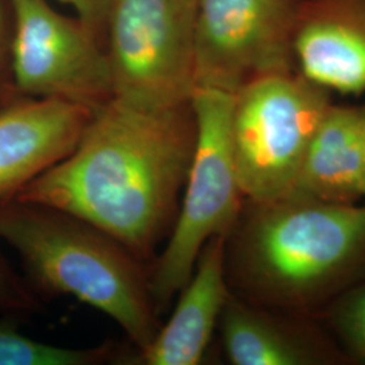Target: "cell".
Segmentation results:
<instances>
[{
    "instance_id": "obj_7",
    "label": "cell",
    "mask_w": 365,
    "mask_h": 365,
    "mask_svg": "<svg viewBox=\"0 0 365 365\" xmlns=\"http://www.w3.org/2000/svg\"><path fill=\"white\" fill-rule=\"evenodd\" d=\"M14 38L10 69L25 98H49L95 111L113 98L108 57L98 34L48 0H10Z\"/></svg>"
},
{
    "instance_id": "obj_14",
    "label": "cell",
    "mask_w": 365,
    "mask_h": 365,
    "mask_svg": "<svg viewBox=\"0 0 365 365\" xmlns=\"http://www.w3.org/2000/svg\"><path fill=\"white\" fill-rule=\"evenodd\" d=\"M81 359L80 348L41 342L0 322V365H78Z\"/></svg>"
},
{
    "instance_id": "obj_18",
    "label": "cell",
    "mask_w": 365,
    "mask_h": 365,
    "mask_svg": "<svg viewBox=\"0 0 365 365\" xmlns=\"http://www.w3.org/2000/svg\"><path fill=\"white\" fill-rule=\"evenodd\" d=\"M0 25H1V9H0Z\"/></svg>"
},
{
    "instance_id": "obj_4",
    "label": "cell",
    "mask_w": 365,
    "mask_h": 365,
    "mask_svg": "<svg viewBox=\"0 0 365 365\" xmlns=\"http://www.w3.org/2000/svg\"><path fill=\"white\" fill-rule=\"evenodd\" d=\"M233 93L196 87L191 96L196 126L194 156L175 223L163 250L149 265L158 314L194 274L206 244L230 235L245 205L230 145Z\"/></svg>"
},
{
    "instance_id": "obj_9",
    "label": "cell",
    "mask_w": 365,
    "mask_h": 365,
    "mask_svg": "<svg viewBox=\"0 0 365 365\" xmlns=\"http://www.w3.org/2000/svg\"><path fill=\"white\" fill-rule=\"evenodd\" d=\"M91 108L49 98L0 107V200L68 156L91 119Z\"/></svg>"
},
{
    "instance_id": "obj_1",
    "label": "cell",
    "mask_w": 365,
    "mask_h": 365,
    "mask_svg": "<svg viewBox=\"0 0 365 365\" xmlns=\"http://www.w3.org/2000/svg\"><path fill=\"white\" fill-rule=\"evenodd\" d=\"M195 141L191 102L157 110L111 98L73 150L14 197L72 212L150 265L176 220Z\"/></svg>"
},
{
    "instance_id": "obj_5",
    "label": "cell",
    "mask_w": 365,
    "mask_h": 365,
    "mask_svg": "<svg viewBox=\"0 0 365 365\" xmlns=\"http://www.w3.org/2000/svg\"><path fill=\"white\" fill-rule=\"evenodd\" d=\"M331 93L298 71L253 78L233 93L230 145L241 191L250 202L292 192Z\"/></svg>"
},
{
    "instance_id": "obj_12",
    "label": "cell",
    "mask_w": 365,
    "mask_h": 365,
    "mask_svg": "<svg viewBox=\"0 0 365 365\" xmlns=\"http://www.w3.org/2000/svg\"><path fill=\"white\" fill-rule=\"evenodd\" d=\"M365 106L330 105L315 130L292 190L327 203L364 197Z\"/></svg>"
},
{
    "instance_id": "obj_8",
    "label": "cell",
    "mask_w": 365,
    "mask_h": 365,
    "mask_svg": "<svg viewBox=\"0 0 365 365\" xmlns=\"http://www.w3.org/2000/svg\"><path fill=\"white\" fill-rule=\"evenodd\" d=\"M299 0H196L195 88L235 93L253 78L297 71Z\"/></svg>"
},
{
    "instance_id": "obj_10",
    "label": "cell",
    "mask_w": 365,
    "mask_h": 365,
    "mask_svg": "<svg viewBox=\"0 0 365 365\" xmlns=\"http://www.w3.org/2000/svg\"><path fill=\"white\" fill-rule=\"evenodd\" d=\"M297 71L330 93H365V0H299Z\"/></svg>"
},
{
    "instance_id": "obj_19",
    "label": "cell",
    "mask_w": 365,
    "mask_h": 365,
    "mask_svg": "<svg viewBox=\"0 0 365 365\" xmlns=\"http://www.w3.org/2000/svg\"><path fill=\"white\" fill-rule=\"evenodd\" d=\"M364 197H365V182H364Z\"/></svg>"
},
{
    "instance_id": "obj_17",
    "label": "cell",
    "mask_w": 365,
    "mask_h": 365,
    "mask_svg": "<svg viewBox=\"0 0 365 365\" xmlns=\"http://www.w3.org/2000/svg\"><path fill=\"white\" fill-rule=\"evenodd\" d=\"M73 10L75 16L95 34L105 31L106 19L113 0H58Z\"/></svg>"
},
{
    "instance_id": "obj_6",
    "label": "cell",
    "mask_w": 365,
    "mask_h": 365,
    "mask_svg": "<svg viewBox=\"0 0 365 365\" xmlns=\"http://www.w3.org/2000/svg\"><path fill=\"white\" fill-rule=\"evenodd\" d=\"M196 0H113L106 19L113 98L188 105L195 90Z\"/></svg>"
},
{
    "instance_id": "obj_13",
    "label": "cell",
    "mask_w": 365,
    "mask_h": 365,
    "mask_svg": "<svg viewBox=\"0 0 365 365\" xmlns=\"http://www.w3.org/2000/svg\"><path fill=\"white\" fill-rule=\"evenodd\" d=\"M218 327L223 351L232 364L304 365L318 360L309 344L280 327L259 304L237 297L233 289Z\"/></svg>"
},
{
    "instance_id": "obj_2",
    "label": "cell",
    "mask_w": 365,
    "mask_h": 365,
    "mask_svg": "<svg viewBox=\"0 0 365 365\" xmlns=\"http://www.w3.org/2000/svg\"><path fill=\"white\" fill-rule=\"evenodd\" d=\"M365 267V206L299 194L245 199L226 238L230 288L256 304L307 309L354 280Z\"/></svg>"
},
{
    "instance_id": "obj_16",
    "label": "cell",
    "mask_w": 365,
    "mask_h": 365,
    "mask_svg": "<svg viewBox=\"0 0 365 365\" xmlns=\"http://www.w3.org/2000/svg\"><path fill=\"white\" fill-rule=\"evenodd\" d=\"M334 322L349 349L365 361V286L352 288L342 297Z\"/></svg>"
},
{
    "instance_id": "obj_15",
    "label": "cell",
    "mask_w": 365,
    "mask_h": 365,
    "mask_svg": "<svg viewBox=\"0 0 365 365\" xmlns=\"http://www.w3.org/2000/svg\"><path fill=\"white\" fill-rule=\"evenodd\" d=\"M39 294L27 280L0 256V315L19 317L38 313Z\"/></svg>"
},
{
    "instance_id": "obj_11",
    "label": "cell",
    "mask_w": 365,
    "mask_h": 365,
    "mask_svg": "<svg viewBox=\"0 0 365 365\" xmlns=\"http://www.w3.org/2000/svg\"><path fill=\"white\" fill-rule=\"evenodd\" d=\"M226 238L215 237L196 261L194 274L178 294L165 325L126 365H196L209 348L222 310L232 294L226 272Z\"/></svg>"
},
{
    "instance_id": "obj_3",
    "label": "cell",
    "mask_w": 365,
    "mask_h": 365,
    "mask_svg": "<svg viewBox=\"0 0 365 365\" xmlns=\"http://www.w3.org/2000/svg\"><path fill=\"white\" fill-rule=\"evenodd\" d=\"M0 241L13 248L38 294L69 297L107 315L133 348H145L161 327L149 265L114 237L52 206L0 200Z\"/></svg>"
}]
</instances>
